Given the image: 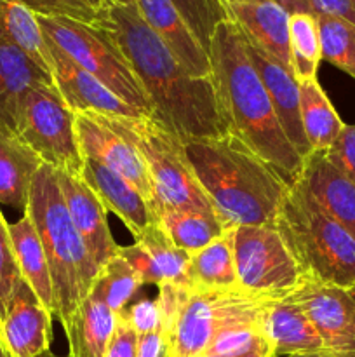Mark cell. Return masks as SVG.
I'll list each match as a JSON object with an SVG mask.
<instances>
[{"label":"cell","instance_id":"1","mask_svg":"<svg viewBox=\"0 0 355 357\" xmlns=\"http://www.w3.org/2000/svg\"><path fill=\"white\" fill-rule=\"evenodd\" d=\"M94 26L113 38L152 100L153 119L181 142L230 135L212 77L197 79L188 73L134 2H106Z\"/></svg>","mask_w":355,"mask_h":357},{"label":"cell","instance_id":"2","mask_svg":"<svg viewBox=\"0 0 355 357\" xmlns=\"http://www.w3.org/2000/svg\"><path fill=\"white\" fill-rule=\"evenodd\" d=\"M209 59L230 135L270 164L291 187L298 181L303 159L285 136L270 96L247 54L244 33L232 20L216 26Z\"/></svg>","mask_w":355,"mask_h":357},{"label":"cell","instance_id":"3","mask_svg":"<svg viewBox=\"0 0 355 357\" xmlns=\"http://www.w3.org/2000/svg\"><path fill=\"white\" fill-rule=\"evenodd\" d=\"M184 155L225 229L277 218L289 185L233 135L183 142Z\"/></svg>","mask_w":355,"mask_h":357},{"label":"cell","instance_id":"4","mask_svg":"<svg viewBox=\"0 0 355 357\" xmlns=\"http://www.w3.org/2000/svg\"><path fill=\"white\" fill-rule=\"evenodd\" d=\"M24 213L33 222L44 246L54 289V316L65 328L93 291L100 268L73 225L56 171L47 164L35 174Z\"/></svg>","mask_w":355,"mask_h":357},{"label":"cell","instance_id":"5","mask_svg":"<svg viewBox=\"0 0 355 357\" xmlns=\"http://www.w3.org/2000/svg\"><path fill=\"white\" fill-rule=\"evenodd\" d=\"M274 223L298 261L303 279L354 288L355 236L327 215L298 181L289 187Z\"/></svg>","mask_w":355,"mask_h":357},{"label":"cell","instance_id":"6","mask_svg":"<svg viewBox=\"0 0 355 357\" xmlns=\"http://www.w3.org/2000/svg\"><path fill=\"white\" fill-rule=\"evenodd\" d=\"M96 117L111 131L127 139L145 160L153 185V199L150 204L153 215L174 209L216 216L184 155L183 142L166 126L153 117Z\"/></svg>","mask_w":355,"mask_h":357},{"label":"cell","instance_id":"7","mask_svg":"<svg viewBox=\"0 0 355 357\" xmlns=\"http://www.w3.org/2000/svg\"><path fill=\"white\" fill-rule=\"evenodd\" d=\"M284 296L261 295L242 286L197 289L190 286L187 302L167 328L171 357L205 354L216 335L240 324L261 323L268 309Z\"/></svg>","mask_w":355,"mask_h":357},{"label":"cell","instance_id":"8","mask_svg":"<svg viewBox=\"0 0 355 357\" xmlns=\"http://www.w3.org/2000/svg\"><path fill=\"white\" fill-rule=\"evenodd\" d=\"M37 20L45 40L54 44L80 68L101 80L122 101L141 112L145 117H153V105L145 87L113 38L103 28L66 17L37 16Z\"/></svg>","mask_w":355,"mask_h":357},{"label":"cell","instance_id":"9","mask_svg":"<svg viewBox=\"0 0 355 357\" xmlns=\"http://www.w3.org/2000/svg\"><path fill=\"white\" fill-rule=\"evenodd\" d=\"M16 136L52 169L73 176L82 174L84 155L77 139L75 112L54 84H40L26 94Z\"/></svg>","mask_w":355,"mask_h":357},{"label":"cell","instance_id":"10","mask_svg":"<svg viewBox=\"0 0 355 357\" xmlns=\"http://www.w3.org/2000/svg\"><path fill=\"white\" fill-rule=\"evenodd\" d=\"M233 253L239 284L247 291L287 296L301 284V268L275 223L235 227Z\"/></svg>","mask_w":355,"mask_h":357},{"label":"cell","instance_id":"11","mask_svg":"<svg viewBox=\"0 0 355 357\" xmlns=\"http://www.w3.org/2000/svg\"><path fill=\"white\" fill-rule=\"evenodd\" d=\"M334 357H355V300L348 289L303 279L291 293Z\"/></svg>","mask_w":355,"mask_h":357},{"label":"cell","instance_id":"12","mask_svg":"<svg viewBox=\"0 0 355 357\" xmlns=\"http://www.w3.org/2000/svg\"><path fill=\"white\" fill-rule=\"evenodd\" d=\"M51 75L56 89L75 114H96L104 117H145L141 112L122 101L113 91L108 89L101 80L90 75L72 61L65 52L59 51L49 40Z\"/></svg>","mask_w":355,"mask_h":357},{"label":"cell","instance_id":"13","mask_svg":"<svg viewBox=\"0 0 355 357\" xmlns=\"http://www.w3.org/2000/svg\"><path fill=\"white\" fill-rule=\"evenodd\" d=\"M75 131L84 157L104 164L134 185L152 204L153 185L148 167L138 150L111 131L93 114H75Z\"/></svg>","mask_w":355,"mask_h":357},{"label":"cell","instance_id":"14","mask_svg":"<svg viewBox=\"0 0 355 357\" xmlns=\"http://www.w3.org/2000/svg\"><path fill=\"white\" fill-rule=\"evenodd\" d=\"M52 312L21 279L0 326V344L9 357H38L51 351Z\"/></svg>","mask_w":355,"mask_h":357},{"label":"cell","instance_id":"15","mask_svg":"<svg viewBox=\"0 0 355 357\" xmlns=\"http://www.w3.org/2000/svg\"><path fill=\"white\" fill-rule=\"evenodd\" d=\"M56 176L73 225L79 230L97 268L104 267L111 258L117 257L120 246L111 236L103 204L80 176L65 171H56Z\"/></svg>","mask_w":355,"mask_h":357},{"label":"cell","instance_id":"16","mask_svg":"<svg viewBox=\"0 0 355 357\" xmlns=\"http://www.w3.org/2000/svg\"><path fill=\"white\" fill-rule=\"evenodd\" d=\"M246 49L251 61H253L254 68H256L258 75H260L261 82H263L265 89H267L268 96H270L275 115H277L285 136H287L289 142L292 143V146H294L296 152L299 153V157L305 160L306 157L312 153V146H310L308 139H306L301 124V112H299V82L296 80L292 70L285 68V66L281 65L277 59H274L270 54L261 51L260 47H256V45H254L253 42L247 40V38Z\"/></svg>","mask_w":355,"mask_h":357},{"label":"cell","instance_id":"17","mask_svg":"<svg viewBox=\"0 0 355 357\" xmlns=\"http://www.w3.org/2000/svg\"><path fill=\"white\" fill-rule=\"evenodd\" d=\"M118 255L141 275L145 284H188L187 264L190 253L173 244L159 223L134 237V244L118 248Z\"/></svg>","mask_w":355,"mask_h":357},{"label":"cell","instance_id":"18","mask_svg":"<svg viewBox=\"0 0 355 357\" xmlns=\"http://www.w3.org/2000/svg\"><path fill=\"white\" fill-rule=\"evenodd\" d=\"M90 190L96 194L104 211H110L124 223L134 237L157 223L148 199L125 178L108 169L104 164L84 157V169L80 174Z\"/></svg>","mask_w":355,"mask_h":357},{"label":"cell","instance_id":"19","mask_svg":"<svg viewBox=\"0 0 355 357\" xmlns=\"http://www.w3.org/2000/svg\"><path fill=\"white\" fill-rule=\"evenodd\" d=\"M54 84L23 49L0 30V132L16 136L21 105L33 87Z\"/></svg>","mask_w":355,"mask_h":357},{"label":"cell","instance_id":"20","mask_svg":"<svg viewBox=\"0 0 355 357\" xmlns=\"http://www.w3.org/2000/svg\"><path fill=\"white\" fill-rule=\"evenodd\" d=\"M139 14L178 61L197 79L212 77L209 52L171 0H134Z\"/></svg>","mask_w":355,"mask_h":357},{"label":"cell","instance_id":"21","mask_svg":"<svg viewBox=\"0 0 355 357\" xmlns=\"http://www.w3.org/2000/svg\"><path fill=\"white\" fill-rule=\"evenodd\" d=\"M228 17L240 28L244 37L256 47L292 70L289 49V13L274 0H244L225 3Z\"/></svg>","mask_w":355,"mask_h":357},{"label":"cell","instance_id":"22","mask_svg":"<svg viewBox=\"0 0 355 357\" xmlns=\"http://www.w3.org/2000/svg\"><path fill=\"white\" fill-rule=\"evenodd\" d=\"M298 183L327 215L355 236V183L327 159L326 152H312L303 160Z\"/></svg>","mask_w":355,"mask_h":357},{"label":"cell","instance_id":"23","mask_svg":"<svg viewBox=\"0 0 355 357\" xmlns=\"http://www.w3.org/2000/svg\"><path fill=\"white\" fill-rule=\"evenodd\" d=\"M265 333L275 357L310 354L324 351L320 335L305 310L291 298L277 300L265 316Z\"/></svg>","mask_w":355,"mask_h":357},{"label":"cell","instance_id":"24","mask_svg":"<svg viewBox=\"0 0 355 357\" xmlns=\"http://www.w3.org/2000/svg\"><path fill=\"white\" fill-rule=\"evenodd\" d=\"M118 317L110 307L101 302L94 293H89L73 314L68 326H65L72 357H104L108 345L117 330Z\"/></svg>","mask_w":355,"mask_h":357},{"label":"cell","instance_id":"25","mask_svg":"<svg viewBox=\"0 0 355 357\" xmlns=\"http://www.w3.org/2000/svg\"><path fill=\"white\" fill-rule=\"evenodd\" d=\"M9 234L21 279L30 286L45 309L51 310L54 316V289H52L47 257L30 216L24 213L17 222L9 223Z\"/></svg>","mask_w":355,"mask_h":357},{"label":"cell","instance_id":"26","mask_svg":"<svg viewBox=\"0 0 355 357\" xmlns=\"http://www.w3.org/2000/svg\"><path fill=\"white\" fill-rule=\"evenodd\" d=\"M44 166L40 157L17 136L0 132V206L24 215L35 174Z\"/></svg>","mask_w":355,"mask_h":357},{"label":"cell","instance_id":"27","mask_svg":"<svg viewBox=\"0 0 355 357\" xmlns=\"http://www.w3.org/2000/svg\"><path fill=\"white\" fill-rule=\"evenodd\" d=\"M233 229H225L219 237L190 255L187 264L188 286L197 289L235 288L239 284L233 253Z\"/></svg>","mask_w":355,"mask_h":357},{"label":"cell","instance_id":"28","mask_svg":"<svg viewBox=\"0 0 355 357\" xmlns=\"http://www.w3.org/2000/svg\"><path fill=\"white\" fill-rule=\"evenodd\" d=\"M299 112L312 152H327L345 128V122L317 79L299 80Z\"/></svg>","mask_w":355,"mask_h":357},{"label":"cell","instance_id":"29","mask_svg":"<svg viewBox=\"0 0 355 357\" xmlns=\"http://www.w3.org/2000/svg\"><path fill=\"white\" fill-rule=\"evenodd\" d=\"M0 30L51 75L49 47L37 14L31 13L21 0H0Z\"/></svg>","mask_w":355,"mask_h":357},{"label":"cell","instance_id":"30","mask_svg":"<svg viewBox=\"0 0 355 357\" xmlns=\"http://www.w3.org/2000/svg\"><path fill=\"white\" fill-rule=\"evenodd\" d=\"M157 223L169 236L173 244L187 253H195L219 237L225 230L216 216L195 211H160Z\"/></svg>","mask_w":355,"mask_h":357},{"label":"cell","instance_id":"31","mask_svg":"<svg viewBox=\"0 0 355 357\" xmlns=\"http://www.w3.org/2000/svg\"><path fill=\"white\" fill-rule=\"evenodd\" d=\"M289 49L296 80L317 79L322 51L315 14L296 13L289 16Z\"/></svg>","mask_w":355,"mask_h":357},{"label":"cell","instance_id":"32","mask_svg":"<svg viewBox=\"0 0 355 357\" xmlns=\"http://www.w3.org/2000/svg\"><path fill=\"white\" fill-rule=\"evenodd\" d=\"M143 284L145 282L141 275L120 255H117L104 267L100 268V274L94 281L90 293L106 303L111 312L117 314L118 317L134 300Z\"/></svg>","mask_w":355,"mask_h":357},{"label":"cell","instance_id":"33","mask_svg":"<svg viewBox=\"0 0 355 357\" xmlns=\"http://www.w3.org/2000/svg\"><path fill=\"white\" fill-rule=\"evenodd\" d=\"M322 59L355 79V24L343 17L315 14Z\"/></svg>","mask_w":355,"mask_h":357},{"label":"cell","instance_id":"34","mask_svg":"<svg viewBox=\"0 0 355 357\" xmlns=\"http://www.w3.org/2000/svg\"><path fill=\"white\" fill-rule=\"evenodd\" d=\"M271 347L265 333V319L261 323L240 324L216 335L214 340L202 356H244L260 349Z\"/></svg>","mask_w":355,"mask_h":357},{"label":"cell","instance_id":"35","mask_svg":"<svg viewBox=\"0 0 355 357\" xmlns=\"http://www.w3.org/2000/svg\"><path fill=\"white\" fill-rule=\"evenodd\" d=\"M181 16L191 28L195 37L207 49L211 45L212 33L221 21L230 20L221 0H171Z\"/></svg>","mask_w":355,"mask_h":357},{"label":"cell","instance_id":"36","mask_svg":"<svg viewBox=\"0 0 355 357\" xmlns=\"http://www.w3.org/2000/svg\"><path fill=\"white\" fill-rule=\"evenodd\" d=\"M21 282L19 268L14 258L13 243H10L9 223L0 211V326L6 317L10 298Z\"/></svg>","mask_w":355,"mask_h":357},{"label":"cell","instance_id":"37","mask_svg":"<svg viewBox=\"0 0 355 357\" xmlns=\"http://www.w3.org/2000/svg\"><path fill=\"white\" fill-rule=\"evenodd\" d=\"M37 16L66 17L86 24H94L101 10L89 0H21Z\"/></svg>","mask_w":355,"mask_h":357},{"label":"cell","instance_id":"38","mask_svg":"<svg viewBox=\"0 0 355 357\" xmlns=\"http://www.w3.org/2000/svg\"><path fill=\"white\" fill-rule=\"evenodd\" d=\"M118 317H120L122 321H125L138 337L146 333H153V331L164 328L162 312H160V305L157 296L155 298L143 296V298L132 300V302L129 303L127 309H125Z\"/></svg>","mask_w":355,"mask_h":357},{"label":"cell","instance_id":"39","mask_svg":"<svg viewBox=\"0 0 355 357\" xmlns=\"http://www.w3.org/2000/svg\"><path fill=\"white\" fill-rule=\"evenodd\" d=\"M326 155L355 183V124H345Z\"/></svg>","mask_w":355,"mask_h":357},{"label":"cell","instance_id":"40","mask_svg":"<svg viewBox=\"0 0 355 357\" xmlns=\"http://www.w3.org/2000/svg\"><path fill=\"white\" fill-rule=\"evenodd\" d=\"M138 338L139 337L132 331V328L118 317L117 330L104 352V357H136Z\"/></svg>","mask_w":355,"mask_h":357},{"label":"cell","instance_id":"41","mask_svg":"<svg viewBox=\"0 0 355 357\" xmlns=\"http://www.w3.org/2000/svg\"><path fill=\"white\" fill-rule=\"evenodd\" d=\"M136 357H171L169 335H167L166 328H160L153 333L141 335L138 338Z\"/></svg>","mask_w":355,"mask_h":357},{"label":"cell","instance_id":"42","mask_svg":"<svg viewBox=\"0 0 355 357\" xmlns=\"http://www.w3.org/2000/svg\"><path fill=\"white\" fill-rule=\"evenodd\" d=\"M315 14L343 17L355 24V0H312Z\"/></svg>","mask_w":355,"mask_h":357},{"label":"cell","instance_id":"43","mask_svg":"<svg viewBox=\"0 0 355 357\" xmlns=\"http://www.w3.org/2000/svg\"><path fill=\"white\" fill-rule=\"evenodd\" d=\"M274 2L278 3L285 13H289V16L296 13L315 14V10H313V6H312V0H274Z\"/></svg>","mask_w":355,"mask_h":357},{"label":"cell","instance_id":"44","mask_svg":"<svg viewBox=\"0 0 355 357\" xmlns=\"http://www.w3.org/2000/svg\"><path fill=\"white\" fill-rule=\"evenodd\" d=\"M198 357H275V352L274 349L268 347V349H260V351L249 352V354H244V356H198Z\"/></svg>","mask_w":355,"mask_h":357},{"label":"cell","instance_id":"45","mask_svg":"<svg viewBox=\"0 0 355 357\" xmlns=\"http://www.w3.org/2000/svg\"><path fill=\"white\" fill-rule=\"evenodd\" d=\"M284 357H334L329 352L320 351V352H310V354H298V356H284Z\"/></svg>","mask_w":355,"mask_h":357},{"label":"cell","instance_id":"46","mask_svg":"<svg viewBox=\"0 0 355 357\" xmlns=\"http://www.w3.org/2000/svg\"><path fill=\"white\" fill-rule=\"evenodd\" d=\"M89 2L93 3V6L96 7L97 10H101V9H103L104 6H106V2H108V0H89Z\"/></svg>","mask_w":355,"mask_h":357},{"label":"cell","instance_id":"47","mask_svg":"<svg viewBox=\"0 0 355 357\" xmlns=\"http://www.w3.org/2000/svg\"><path fill=\"white\" fill-rule=\"evenodd\" d=\"M38 357H72V356H58V354H54L52 351H47V352H44V354H40Z\"/></svg>","mask_w":355,"mask_h":357},{"label":"cell","instance_id":"48","mask_svg":"<svg viewBox=\"0 0 355 357\" xmlns=\"http://www.w3.org/2000/svg\"><path fill=\"white\" fill-rule=\"evenodd\" d=\"M108 2H113V3H131L134 0H108Z\"/></svg>","mask_w":355,"mask_h":357},{"label":"cell","instance_id":"49","mask_svg":"<svg viewBox=\"0 0 355 357\" xmlns=\"http://www.w3.org/2000/svg\"><path fill=\"white\" fill-rule=\"evenodd\" d=\"M230 2H244V0H221L223 6H225V3H230Z\"/></svg>","mask_w":355,"mask_h":357},{"label":"cell","instance_id":"50","mask_svg":"<svg viewBox=\"0 0 355 357\" xmlns=\"http://www.w3.org/2000/svg\"><path fill=\"white\" fill-rule=\"evenodd\" d=\"M348 291H350V295L354 296V300H355V286H354V288H352V289H348Z\"/></svg>","mask_w":355,"mask_h":357},{"label":"cell","instance_id":"51","mask_svg":"<svg viewBox=\"0 0 355 357\" xmlns=\"http://www.w3.org/2000/svg\"><path fill=\"white\" fill-rule=\"evenodd\" d=\"M0 354H2V356H7V354H6V351H3V347H2V344H0Z\"/></svg>","mask_w":355,"mask_h":357},{"label":"cell","instance_id":"52","mask_svg":"<svg viewBox=\"0 0 355 357\" xmlns=\"http://www.w3.org/2000/svg\"><path fill=\"white\" fill-rule=\"evenodd\" d=\"M0 357H9V356H2V354H0Z\"/></svg>","mask_w":355,"mask_h":357}]
</instances>
